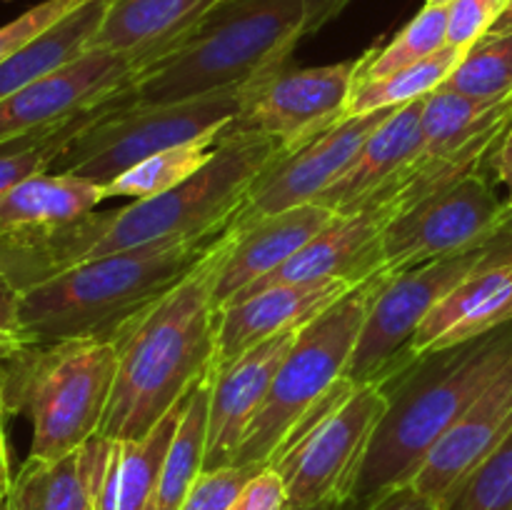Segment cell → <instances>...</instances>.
<instances>
[{
  "instance_id": "d6a6232c",
  "label": "cell",
  "mask_w": 512,
  "mask_h": 510,
  "mask_svg": "<svg viewBox=\"0 0 512 510\" xmlns=\"http://www.w3.org/2000/svg\"><path fill=\"white\" fill-rule=\"evenodd\" d=\"M448 510H512V433L470 475Z\"/></svg>"
},
{
  "instance_id": "d590c367",
  "label": "cell",
  "mask_w": 512,
  "mask_h": 510,
  "mask_svg": "<svg viewBox=\"0 0 512 510\" xmlns=\"http://www.w3.org/2000/svg\"><path fill=\"white\" fill-rule=\"evenodd\" d=\"M508 0H453L448 5V45L468 50L493 30Z\"/></svg>"
},
{
  "instance_id": "836d02e7",
  "label": "cell",
  "mask_w": 512,
  "mask_h": 510,
  "mask_svg": "<svg viewBox=\"0 0 512 510\" xmlns=\"http://www.w3.org/2000/svg\"><path fill=\"white\" fill-rule=\"evenodd\" d=\"M260 468H265V465H228V468L203 470L180 510H228L240 488Z\"/></svg>"
},
{
  "instance_id": "ee69618b",
  "label": "cell",
  "mask_w": 512,
  "mask_h": 510,
  "mask_svg": "<svg viewBox=\"0 0 512 510\" xmlns=\"http://www.w3.org/2000/svg\"><path fill=\"white\" fill-rule=\"evenodd\" d=\"M348 3H350V0H320V5H323L325 10H330V13H335V15H338L340 10H343Z\"/></svg>"
},
{
  "instance_id": "e575fe53",
  "label": "cell",
  "mask_w": 512,
  "mask_h": 510,
  "mask_svg": "<svg viewBox=\"0 0 512 510\" xmlns=\"http://www.w3.org/2000/svg\"><path fill=\"white\" fill-rule=\"evenodd\" d=\"M83 3L85 0H43V3L33 5L25 13H20L10 23L0 25V63L8 60L10 55L18 53L20 48H25L40 33L53 28L58 20H63L65 15L73 13Z\"/></svg>"
},
{
  "instance_id": "2e32d148",
  "label": "cell",
  "mask_w": 512,
  "mask_h": 510,
  "mask_svg": "<svg viewBox=\"0 0 512 510\" xmlns=\"http://www.w3.org/2000/svg\"><path fill=\"white\" fill-rule=\"evenodd\" d=\"M512 433V360L463 418L433 445L413 478V488L438 510H448L470 475Z\"/></svg>"
},
{
  "instance_id": "7dc6e473",
  "label": "cell",
  "mask_w": 512,
  "mask_h": 510,
  "mask_svg": "<svg viewBox=\"0 0 512 510\" xmlns=\"http://www.w3.org/2000/svg\"><path fill=\"white\" fill-rule=\"evenodd\" d=\"M503 230H508V233H512V210H508V218H505Z\"/></svg>"
},
{
  "instance_id": "44dd1931",
  "label": "cell",
  "mask_w": 512,
  "mask_h": 510,
  "mask_svg": "<svg viewBox=\"0 0 512 510\" xmlns=\"http://www.w3.org/2000/svg\"><path fill=\"white\" fill-rule=\"evenodd\" d=\"M223 0H110L90 48L128 55L140 70L178 48Z\"/></svg>"
},
{
  "instance_id": "ffe728a7",
  "label": "cell",
  "mask_w": 512,
  "mask_h": 510,
  "mask_svg": "<svg viewBox=\"0 0 512 510\" xmlns=\"http://www.w3.org/2000/svg\"><path fill=\"white\" fill-rule=\"evenodd\" d=\"M388 225L390 215L375 205L353 215H338L323 233L308 240L293 258H288L273 273L250 285L238 298L270 288V285L318 283V280H348L355 285L365 283L368 278L380 275V268H383V233Z\"/></svg>"
},
{
  "instance_id": "603a6c76",
  "label": "cell",
  "mask_w": 512,
  "mask_h": 510,
  "mask_svg": "<svg viewBox=\"0 0 512 510\" xmlns=\"http://www.w3.org/2000/svg\"><path fill=\"white\" fill-rule=\"evenodd\" d=\"M113 440L93 438L58 460L28 458L0 510H98V490Z\"/></svg>"
},
{
  "instance_id": "5bb4252c",
  "label": "cell",
  "mask_w": 512,
  "mask_h": 510,
  "mask_svg": "<svg viewBox=\"0 0 512 510\" xmlns=\"http://www.w3.org/2000/svg\"><path fill=\"white\" fill-rule=\"evenodd\" d=\"M138 65L128 55L90 48L73 63L0 100V143L75 118L130 88Z\"/></svg>"
},
{
  "instance_id": "9c48e42d",
  "label": "cell",
  "mask_w": 512,
  "mask_h": 510,
  "mask_svg": "<svg viewBox=\"0 0 512 510\" xmlns=\"http://www.w3.org/2000/svg\"><path fill=\"white\" fill-rule=\"evenodd\" d=\"M385 410L388 395L380 385H353L343 378L300 420L268 463L283 475L288 508L348 503L353 498Z\"/></svg>"
},
{
  "instance_id": "f546056e",
  "label": "cell",
  "mask_w": 512,
  "mask_h": 510,
  "mask_svg": "<svg viewBox=\"0 0 512 510\" xmlns=\"http://www.w3.org/2000/svg\"><path fill=\"white\" fill-rule=\"evenodd\" d=\"M110 100L100 103L98 108H90L85 113L75 115V118L63 120V123L30 130V133L15 135V138L0 143V195H5L10 188H15L23 180L33 178V175L50 173L55 160L98 118V113Z\"/></svg>"
},
{
  "instance_id": "7c38bea8",
  "label": "cell",
  "mask_w": 512,
  "mask_h": 510,
  "mask_svg": "<svg viewBox=\"0 0 512 510\" xmlns=\"http://www.w3.org/2000/svg\"><path fill=\"white\" fill-rule=\"evenodd\" d=\"M363 55L315 68H278L248 85L240 113L220 130L228 135H265L283 150L295 148L348 118Z\"/></svg>"
},
{
  "instance_id": "8992f818",
  "label": "cell",
  "mask_w": 512,
  "mask_h": 510,
  "mask_svg": "<svg viewBox=\"0 0 512 510\" xmlns=\"http://www.w3.org/2000/svg\"><path fill=\"white\" fill-rule=\"evenodd\" d=\"M118 355L105 338L23 345L0 358L5 413L33 425L28 458L58 460L98 438Z\"/></svg>"
},
{
  "instance_id": "ac0fdd59",
  "label": "cell",
  "mask_w": 512,
  "mask_h": 510,
  "mask_svg": "<svg viewBox=\"0 0 512 510\" xmlns=\"http://www.w3.org/2000/svg\"><path fill=\"white\" fill-rule=\"evenodd\" d=\"M300 330L303 325L285 330L250 348L225 368L215 370L213 388H210L205 470L228 468L235 463L240 443L263 405L280 363L298 340Z\"/></svg>"
},
{
  "instance_id": "c3c4849f",
  "label": "cell",
  "mask_w": 512,
  "mask_h": 510,
  "mask_svg": "<svg viewBox=\"0 0 512 510\" xmlns=\"http://www.w3.org/2000/svg\"><path fill=\"white\" fill-rule=\"evenodd\" d=\"M0 415H3V413H0ZM5 418H8V415H5Z\"/></svg>"
},
{
  "instance_id": "f1b7e54d",
  "label": "cell",
  "mask_w": 512,
  "mask_h": 510,
  "mask_svg": "<svg viewBox=\"0 0 512 510\" xmlns=\"http://www.w3.org/2000/svg\"><path fill=\"white\" fill-rule=\"evenodd\" d=\"M185 398L140 440L123 443V465H120L118 510H158L160 473L168 455L173 435L183 418Z\"/></svg>"
},
{
  "instance_id": "484cf974",
  "label": "cell",
  "mask_w": 512,
  "mask_h": 510,
  "mask_svg": "<svg viewBox=\"0 0 512 510\" xmlns=\"http://www.w3.org/2000/svg\"><path fill=\"white\" fill-rule=\"evenodd\" d=\"M423 143L418 158H443L490 133L512 128V95L478 100L438 88L425 98Z\"/></svg>"
},
{
  "instance_id": "3957f363",
  "label": "cell",
  "mask_w": 512,
  "mask_h": 510,
  "mask_svg": "<svg viewBox=\"0 0 512 510\" xmlns=\"http://www.w3.org/2000/svg\"><path fill=\"white\" fill-rule=\"evenodd\" d=\"M512 360V323L468 343L420 355L380 388L388 410L375 428L350 503L365 508L413 483L433 445Z\"/></svg>"
},
{
  "instance_id": "8fae6325",
  "label": "cell",
  "mask_w": 512,
  "mask_h": 510,
  "mask_svg": "<svg viewBox=\"0 0 512 510\" xmlns=\"http://www.w3.org/2000/svg\"><path fill=\"white\" fill-rule=\"evenodd\" d=\"M505 218L508 205L495 193L490 168L478 170L420 200L385 228L380 278L478 248L503 230Z\"/></svg>"
},
{
  "instance_id": "cb8c5ba5",
  "label": "cell",
  "mask_w": 512,
  "mask_h": 510,
  "mask_svg": "<svg viewBox=\"0 0 512 510\" xmlns=\"http://www.w3.org/2000/svg\"><path fill=\"white\" fill-rule=\"evenodd\" d=\"M110 0H85L80 8L30 40L25 48L0 63V100L28 88L35 80L55 73L63 65L90 50L95 33L105 18Z\"/></svg>"
},
{
  "instance_id": "b9f144b4",
  "label": "cell",
  "mask_w": 512,
  "mask_h": 510,
  "mask_svg": "<svg viewBox=\"0 0 512 510\" xmlns=\"http://www.w3.org/2000/svg\"><path fill=\"white\" fill-rule=\"evenodd\" d=\"M490 33H512V0H508V8L503 10V15H500Z\"/></svg>"
},
{
  "instance_id": "74e56055",
  "label": "cell",
  "mask_w": 512,
  "mask_h": 510,
  "mask_svg": "<svg viewBox=\"0 0 512 510\" xmlns=\"http://www.w3.org/2000/svg\"><path fill=\"white\" fill-rule=\"evenodd\" d=\"M28 345L20 323V290L0 273V358Z\"/></svg>"
},
{
  "instance_id": "f6af8a7d",
  "label": "cell",
  "mask_w": 512,
  "mask_h": 510,
  "mask_svg": "<svg viewBox=\"0 0 512 510\" xmlns=\"http://www.w3.org/2000/svg\"><path fill=\"white\" fill-rule=\"evenodd\" d=\"M0 413L8 415V413H5V400H3V378H0ZM8 418H10V415H8Z\"/></svg>"
},
{
  "instance_id": "4fadbf2b",
  "label": "cell",
  "mask_w": 512,
  "mask_h": 510,
  "mask_svg": "<svg viewBox=\"0 0 512 510\" xmlns=\"http://www.w3.org/2000/svg\"><path fill=\"white\" fill-rule=\"evenodd\" d=\"M393 110L395 108L348 115L333 128L323 130L295 148H280L275 158L255 175L233 220H253L260 215H273L280 210L315 203L318 195L338 180L350 160L360 153L365 140L385 123Z\"/></svg>"
},
{
  "instance_id": "7a4b0ae2",
  "label": "cell",
  "mask_w": 512,
  "mask_h": 510,
  "mask_svg": "<svg viewBox=\"0 0 512 510\" xmlns=\"http://www.w3.org/2000/svg\"><path fill=\"white\" fill-rule=\"evenodd\" d=\"M228 230L193 273L113 335L118 368L100 438H145L215 370L213 283Z\"/></svg>"
},
{
  "instance_id": "277c9868",
  "label": "cell",
  "mask_w": 512,
  "mask_h": 510,
  "mask_svg": "<svg viewBox=\"0 0 512 510\" xmlns=\"http://www.w3.org/2000/svg\"><path fill=\"white\" fill-rule=\"evenodd\" d=\"M228 230V228H225ZM225 230L103 255L20 290V323L28 345L113 335L140 310L193 273Z\"/></svg>"
},
{
  "instance_id": "5b68a950",
  "label": "cell",
  "mask_w": 512,
  "mask_h": 510,
  "mask_svg": "<svg viewBox=\"0 0 512 510\" xmlns=\"http://www.w3.org/2000/svg\"><path fill=\"white\" fill-rule=\"evenodd\" d=\"M313 0H223L183 43L135 75L125 100L170 103L250 85L320 30Z\"/></svg>"
},
{
  "instance_id": "83f0119b",
  "label": "cell",
  "mask_w": 512,
  "mask_h": 510,
  "mask_svg": "<svg viewBox=\"0 0 512 510\" xmlns=\"http://www.w3.org/2000/svg\"><path fill=\"white\" fill-rule=\"evenodd\" d=\"M223 143V135L210 133L198 140L178 145V148L163 150L158 155H150L148 160L138 163L115 178L113 183L105 185V200L108 198H153V195L168 193L178 188L185 180L193 178L200 168L210 163L218 145Z\"/></svg>"
},
{
  "instance_id": "30bf717a",
  "label": "cell",
  "mask_w": 512,
  "mask_h": 510,
  "mask_svg": "<svg viewBox=\"0 0 512 510\" xmlns=\"http://www.w3.org/2000/svg\"><path fill=\"white\" fill-rule=\"evenodd\" d=\"M490 243L465 253L430 260L395 275H378L363 330L345 378L353 385H383L410 365L408 345L430 310L468 278L488 255Z\"/></svg>"
},
{
  "instance_id": "d4e9b609",
  "label": "cell",
  "mask_w": 512,
  "mask_h": 510,
  "mask_svg": "<svg viewBox=\"0 0 512 510\" xmlns=\"http://www.w3.org/2000/svg\"><path fill=\"white\" fill-rule=\"evenodd\" d=\"M105 200V185L63 173H43L0 195V233L48 228L88 215Z\"/></svg>"
},
{
  "instance_id": "1f68e13d",
  "label": "cell",
  "mask_w": 512,
  "mask_h": 510,
  "mask_svg": "<svg viewBox=\"0 0 512 510\" xmlns=\"http://www.w3.org/2000/svg\"><path fill=\"white\" fill-rule=\"evenodd\" d=\"M440 88L478 100L512 95V33H488L470 45Z\"/></svg>"
},
{
  "instance_id": "8d00e7d4",
  "label": "cell",
  "mask_w": 512,
  "mask_h": 510,
  "mask_svg": "<svg viewBox=\"0 0 512 510\" xmlns=\"http://www.w3.org/2000/svg\"><path fill=\"white\" fill-rule=\"evenodd\" d=\"M228 510H288V488L273 465L260 468L240 488Z\"/></svg>"
},
{
  "instance_id": "ba28073f",
  "label": "cell",
  "mask_w": 512,
  "mask_h": 510,
  "mask_svg": "<svg viewBox=\"0 0 512 510\" xmlns=\"http://www.w3.org/2000/svg\"><path fill=\"white\" fill-rule=\"evenodd\" d=\"M248 85L170 103H135L125 90L68 145L50 173L108 185L163 150L223 130L245 103Z\"/></svg>"
},
{
  "instance_id": "4316f807",
  "label": "cell",
  "mask_w": 512,
  "mask_h": 510,
  "mask_svg": "<svg viewBox=\"0 0 512 510\" xmlns=\"http://www.w3.org/2000/svg\"><path fill=\"white\" fill-rule=\"evenodd\" d=\"M465 50L455 45H445L430 58L410 65V68L398 70L393 75L373 80H355L353 95L348 103V115L373 113V110H388L408 105L413 100L428 98L430 93L440 88L453 73L455 65L460 63Z\"/></svg>"
},
{
  "instance_id": "bcb514c9",
  "label": "cell",
  "mask_w": 512,
  "mask_h": 510,
  "mask_svg": "<svg viewBox=\"0 0 512 510\" xmlns=\"http://www.w3.org/2000/svg\"><path fill=\"white\" fill-rule=\"evenodd\" d=\"M450 3H453V0H425V5H445V8H448Z\"/></svg>"
},
{
  "instance_id": "7bdbcfd3",
  "label": "cell",
  "mask_w": 512,
  "mask_h": 510,
  "mask_svg": "<svg viewBox=\"0 0 512 510\" xmlns=\"http://www.w3.org/2000/svg\"><path fill=\"white\" fill-rule=\"evenodd\" d=\"M288 510H355V505L350 503H325V505H315V508H288Z\"/></svg>"
},
{
  "instance_id": "e0dca14e",
  "label": "cell",
  "mask_w": 512,
  "mask_h": 510,
  "mask_svg": "<svg viewBox=\"0 0 512 510\" xmlns=\"http://www.w3.org/2000/svg\"><path fill=\"white\" fill-rule=\"evenodd\" d=\"M338 215L320 203L298 205L253 220H233L215 268V313L240 293L293 258L308 240L323 233Z\"/></svg>"
},
{
  "instance_id": "60d3db41",
  "label": "cell",
  "mask_w": 512,
  "mask_h": 510,
  "mask_svg": "<svg viewBox=\"0 0 512 510\" xmlns=\"http://www.w3.org/2000/svg\"><path fill=\"white\" fill-rule=\"evenodd\" d=\"M5 425H8V418L5 415H0V508L5 505V500H8L10 495V488H13V468H10V445H8V430H5Z\"/></svg>"
},
{
  "instance_id": "d6986e66",
  "label": "cell",
  "mask_w": 512,
  "mask_h": 510,
  "mask_svg": "<svg viewBox=\"0 0 512 510\" xmlns=\"http://www.w3.org/2000/svg\"><path fill=\"white\" fill-rule=\"evenodd\" d=\"M353 288L348 280L270 285L225 305L215 323V370L285 330L310 323Z\"/></svg>"
},
{
  "instance_id": "52a82bcc",
  "label": "cell",
  "mask_w": 512,
  "mask_h": 510,
  "mask_svg": "<svg viewBox=\"0 0 512 510\" xmlns=\"http://www.w3.org/2000/svg\"><path fill=\"white\" fill-rule=\"evenodd\" d=\"M378 275L303 325L255 413L233 465H268L300 420L345 378Z\"/></svg>"
},
{
  "instance_id": "6da1fadb",
  "label": "cell",
  "mask_w": 512,
  "mask_h": 510,
  "mask_svg": "<svg viewBox=\"0 0 512 510\" xmlns=\"http://www.w3.org/2000/svg\"><path fill=\"white\" fill-rule=\"evenodd\" d=\"M278 150L265 135H228L205 168L168 193L48 228L0 233V273L25 290L103 255L220 233L233 225L250 183Z\"/></svg>"
},
{
  "instance_id": "9a60e30c",
  "label": "cell",
  "mask_w": 512,
  "mask_h": 510,
  "mask_svg": "<svg viewBox=\"0 0 512 510\" xmlns=\"http://www.w3.org/2000/svg\"><path fill=\"white\" fill-rule=\"evenodd\" d=\"M512 323V233L500 230L478 268L460 280L433 310L408 345L420 355L453 348Z\"/></svg>"
},
{
  "instance_id": "ab89813d",
  "label": "cell",
  "mask_w": 512,
  "mask_h": 510,
  "mask_svg": "<svg viewBox=\"0 0 512 510\" xmlns=\"http://www.w3.org/2000/svg\"><path fill=\"white\" fill-rule=\"evenodd\" d=\"M490 175H493L495 185L500 183L505 188V205L512 210V128L503 135L490 158Z\"/></svg>"
},
{
  "instance_id": "4dcf8cb0",
  "label": "cell",
  "mask_w": 512,
  "mask_h": 510,
  "mask_svg": "<svg viewBox=\"0 0 512 510\" xmlns=\"http://www.w3.org/2000/svg\"><path fill=\"white\" fill-rule=\"evenodd\" d=\"M445 45H448V8L445 5H425L388 45L363 55L355 80L393 75L430 58Z\"/></svg>"
},
{
  "instance_id": "f35d334b",
  "label": "cell",
  "mask_w": 512,
  "mask_h": 510,
  "mask_svg": "<svg viewBox=\"0 0 512 510\" xmlns=\"http://www.w3.org/2000/svg\"><path fill=\"white\" fill-rule=\"evenodd\" d=\"M355 505V503H353ZM355 510H438L428 498L418 493L413 485H403V488H395L390 493L380 495L378 500H373L365 508Z\"/></svg>"
},
{
  "instance_id": "7402d4cb",
  "label": "cell",
  "mask_w": 512,
  "mask_h": 510,
  "mask_svg": "<svg viewBox=\"0 0 512 510\" xmlns=\"http://www.w3.org/2000/svg\"><path fill=\"white\" fill-rule=\"evenodd\" d=\"M423 100L400 105L385 123L365 140L360 153L333 185L318 195L315 203L325 205L335 215H353L370 203L405 163L415 158L423 143Z\"/></svg>"
}]
</instances>
